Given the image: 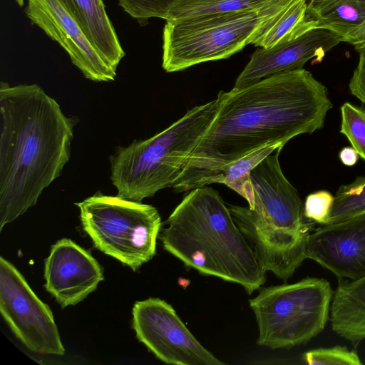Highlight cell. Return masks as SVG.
<instances>
[{"label": "cell", "mask_w": 365, "mask_h": 365, "mask_svg": "<svg viewBox=\"0 0 365 365\" xmlns=\"http://www.w3.org/2000/svg\"><path fill=\"white\" fill-rule=\"evenodd\" d=\"M133 328L137 339L168 364H225L196 339L174 308L159 298L135 303Z\"/></svg>", "instance_id": "30bf717a"}, {"label": "cell", "mask_w": 365, "mask_h": 365, "mask_svg": "<svg viewBox=\"0 0 365 365\" xmlns=\"http://www.w3.org/2000/svg\"><path fill=\"white\" fill-rule=\"evenodd\" d=\"M272 0H178L168 10L165 20L222 12L257 10Z\"/></svg>", "instance_id": "d6986e66"}, {"label": "cell", "mask_w": 365, "mask_h": 365, "mask_svg": "<svg viewBox=\"0 0 365 365\" xmlns=\"http://www.w3.org/2000/svg\"><path fill=\"white\" fill-rule=\"evenodd\" d=\"M332 330L356 346L365 339V277L339 279L330 308Z\"/></svg>", "instance_id": "2e32d148"}, {"label": "cell", "mask_w": 365, "mask_h": 365, "mask_svg": "<svg viewBox=\"0 0 365 365\" xmlns=\"http://www.w3.org/2000/svg\"><path fill=\"white\" fill-rule=\"evenodd\" d=\"M334 196L327 190L309 194L304 203V215L308 220L319 225H326L329 218Z\"/></svg>", "instance_id": "d4e9b609"}, {"label": "cell", "mask_w": 365, "mask_h": 365, "mask_svg": "<svg viewBox=\"0 0 365 365\" xmlns=\"http://www.w3.org/2000/svg\"><path fill=\"white\" fill-rule=\"evenodd\" d=\"M218 99L196 106L153 137L119 148L110 158L118 197L141 202L172 187L212 121Z\"/></svg>", "instance_id": "5b68a950"}, {"label": "cell", "mask_w": 365, "mask_h": 365, "mask_svg": "<svg viewBox=\"0 0 365 365\" xmlns=\"http://www.w3.org/2000/svg\"><path fill=\"white\" fill-rule=\"evenodd\" d=\"M363 213H365V176H359L351 183L339 187L327 224L341 222Z\"/></svg>", "instance_id": "44dd1931"}, {"label": "cell", "mask_w": 365, "mask_h": 365, "mask_svg": "<svg viewBox=\"0 0 365 365\" xmlns=\"http://www.w3.org/2000/svg\"><path fill=\"white\" fill-rule=\"evenodd\" d=\"M217 98L215 115L173 183L175 192L217 183L246 155L320 130L333 106L326 86L304 68L220 91Z\"/></svg>", "instance_id": "6da1fadb"}, {"label": "cell", "mask_w": 365, "mask_h": 365, "mask_svg": "<svg viewBox=\"0 0 365 365\" xmlns=\"http://www.w3.org/2000/svg\"><path fill=\"white\" fill-rule=\"evenodd\" d=\"M25 13L67 52L84 77L97 82L115 80L116 69L102 57L62 0H27Z\"/></svg>", "instance_id": "8fae6325"}, {"label": "cell", "mask_w": 365, "mask_h": 365, "mask_svg": "<svg viewBox=\"0 0 365 365\" xmlns=\"http://www.w3.org/2000/svg\"><path fill=\"white\" fill-rule=\"evenodd\" d=\"M19 6H22L24 4V0H16Z\"/></svg>", "instance_id": "f1b7e54d"}, {"label": "cell", "mask_w": 365, "mask_h": 365, "mask_svg": "<svg viewBox=\"0 0 365 365\" xmlns=\"http://www.w3.org/2000/svg\"><path fill=\"white\" fill-rule=\"evenodd\" d=\"M166 224L160 235L163 247L185 266L240 284L250 294L266 282V272L212 187L190 190Z\"/></svg>", "instance_id": "3957f363"}, {"label": "cell", "mask_w": 365, "mask_h": 365, "mask_svg": "<svg viewBox=\"0 0 365 365\" xmlns=\"http://www.w3.org/2000/svg\"><path fill=\"white\" fill-rule=\"evenodd\" d=\"M279 148L283 146L275 145L263 148L230 164L223 170L217 183L225 184L238 193L248 202V206H250L253 202L250 173L264 158Z\"/></svg>", "instance_id": "ffe728a7"}, {"label": "cell", "mask_w": 365, "mask_h": 365, "mask_svg": "<svg viewBox=\"0 0 365 365\" xmlns=\"http://www.w3.org/2000/svg\"><path fill=\"white\" fill-rule=\"evenodd\" d=\"M351 93L365 103V54L360 53L358 64L349 83Z\"/></svg>", "instance_id": "484cf974"}, {"label": "cell", "mask_w": 365, "mask_h": 365, "mask_svg": "<svg viewBox=\"0 0 365 365\" xmlns=\"http://www.w3.org/2000/svg\"><path fill=\"white\" fill-rule=\"evenodd\" d=\"M282 149L251 171L252 204L228 207L261 267L286 281L307 258L308 239L315 222L305 217L304 202L282 170Z\"/></svg>", "instance_id": "277c9868"}, {"label": "cell", "mask_w": 365, "mask_h": 365, "mask_svg": "<svg viewBox=\"0 0 365 365\" xmlns=\"http://www.w3.org/2000/svg\"><path fill=\"white\" fill-rule=\"evenodd\" d=\"M105 61L117 67L125 53L103 0H62Z\"/></svg>", "instance_id": "9a60e30c"}, {"label": "cell", "mask_w": 365, "mask_h": 365, "mask_svg": "<svg viewBox=\"0 0 365 365\" xmlns=\"http://www.w3.org/2000/svg\"><path fill=\"white\" fill-rule=\"evenodd\" d=\"M0 312L16 336L29 350L43 354H64L49 307L3 257H0Z\"/></svg>", "instance_id": "9c48e42d"}, {"label": "cell", "mask_w": 365, "mask_h": 365, "mask_svg": "<svg viewBox=\"0 0 365 365\" xmlns=\"http://www.w3.org/2000/svg\"><path fill=\"white\" fill-rule=\"evenodd\" d=\"M341 41L343 38L336 33L315 27L272 47H259L237 76L233 88L241 89L275 74L302 69L312 59L320 62Z\"/></svg>", "instance_id": "7c38bea8"}, {"label": "cell", "mask_w": 365, "mask_h": 365, "mask_svg": "<svg viewBox=\"0 0 365 365\" xmlns=\"http://www.w3.org/2000/svg\"><path fill=\"white\" fill-rule=\"evenodd\" d=\"M343 41L353 45L359 54H365V23L355 32L344 38Z\"/></svg>", "instance_id": "4316f807"}, {"label": "cell", "mask_w": 365, "mask_h": 365, "mask_svg": "<svg viewBox=\"0 0 365 365\" xmlns=\"http://www.w3.org/2000/svg\"><path fill=\"white\" fill-rule=\"evenodd\" d=\"M307 14L317 27L329 29L344 39L365 23V0H310Z\"/></svg>", "instance_id": "ac0fdd59"}, {"label": "cell", "mask_w": 365, "mask_h": 365, "mask_svg": "<svg viewBox=\"0 0 365 365\" xmlns=\"http://www.w3.org/2000/svg\"><path fill=\"white\" fill-rule=\"evenodd\" d=\"M178 0H118L119 6L144 25L151 18L165 19L171 5ZM310 0H306L307 4Z\"/></svg>", "instance_id": "cb8c5ba5"}, {"label": "cell", "mask_w": 365, "mask_h": 365, "mask_svg": "<svg viewBox=\"0 0 365 365\" xmlns=\"http://www.w3.org/2000/svg\"><path fill=\"white\" fill-rule=\"evenodd\" d=\"M315 27L316 22L307 14L306 0H292L260 26L251 44L268 48Z\"/></svg>", "instance_id": "e0dca14e"}, {"label": "cell", "mask_w": 365, "mask_h": 365, "mask_svg": "<svg viewBox=\"0 0 365 365\" xmlns=\"http://www.w3.org/2000/svg\"><path fill=\"white\" fill-rule=\"evenodd\" d=\"M46 290L65 308L75 305L103 280L101 265L86 250L70 239L54 244L45 260Z\"/></svg>", "instance_id": "5bb4252c"}, {"label": "cell", "mask_w": 365, "mask_h": 365, "mask_svg": "<svg viewBox=\"0 0 365 365\" xmlns=\"http://www.w3.org/2000/svg\"><path fill=\"white\" fill-rule=\"evenodd\" d=\"M333 295L329 282L316 277L261 289L249 301L258 327L257 344L274 349L308 342L325 328Z\"/></svg>", "instance_id": "52a82bcc"}, {"label": "cell", "mask_w": 365, "mask_h": 365, "mask_svg": "<svg viewBox=\"0 0 365 365\" xmlns=\"http://www.w3.org/2000/svg\"><path fill=\"white\" fill-rule=\"evenodd\" d=\"M0 230L36 205L71 155L75 123L37 84L0 83Z\"/></svg>", "instance_id": "7a4b0ae2"}, {"label": "cell", "mask_w": 365, "mask_h": 365, "mask_svg": "<svg viewBox=\"0 0 365 365\" xmlns=\"http://www.w3.org/2000/svg\"><path fill=\"white\" fill-rule=\"evenodd\" d=\"M339 156L344 165L352 166L356 163L359 155L352 147H345L341 150Z\"/></svg>", "instance_id": "83f0119b"}, {"label": "cell", "mask_w": 365, "mask_h": 365, "mask_svg": "<svg viewBox=\"0 0 365 365\" xmlns=\"http://www.w3.org/2000/svg\"><path fill=\"white\" fill-rule=\"evenodd\" d=\"M292 0H272L257 10L222 12L166 21L162 67L168 73L225 59L251 44L267 20Z\"/></svg>", "instance_id": "8992f818"}, {"label": "cell", "mask_w": 365, "mask_h": 365, "mask_svg": "<svg viewBox=\"0 0 365 365\" xmlns=\"http://www.w3.org/2000/svg\"><path fill=\"white\" fill-rule=\"evenodd\" d=\"M76 205L84 231L100 251L133 271L155 255L162 225L155 207L101 192Z\"/></svg>", "instance_id": "ba28073f"}, {"label": "cell", "mask_w": 365, "mask_h": 365, "mask_svg": "<svg viewBox=\"0 0 365 365\" xmlns=\"http://www.w3.org/2000/svg\"><path fill=\"white\" fill-rule=\"evenodd\" d=\"M340 133L365 160V109L346 102L340 108Z\"/></svg>", "instance_id": "7402d4cb"}, {"label": "cell", "mask_w": 365, "mask_h": 365, "mask_svg": "<svg viewBox=\"0 0 365 365\" xmlns=\"http://www.w3.org/2000/svg\"><path fill=\"white\" fill-rule=\"evenodd\" d=\"M307 256L339 279L365 277V213L320 225L309 235Z\"/></svg>", "instance_id": "4fadbf2b"}, {"label": "cell", "mask_w": 365, "mask_h": 365, "mask_svg": "<svg viewBox=\"0 0 365 365\" xmlns=\"http://www.w3.org/2000/svg\"><path fill=\"white\" fill-rule=\"evenodd\" d=\"M302 358L306 364L310 365L362 364L355 350H349L342 346L312 349L305 352Z\"/></svg>", "instance_id": "603a6c76"}]
</instances>
